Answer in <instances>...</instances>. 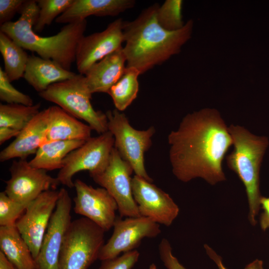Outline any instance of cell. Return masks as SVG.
Wrapping results in <instances>:
<instances>
[{"mask_svg": "<svg viewBox=\"0 0 269 269\" xmlns=\"http://www.w3.org/2000/svg\"><path fill=\"white\" fill-rule=\"evenodd\" d=\"M174 175L187 182L201 178L211 185L226 180L222 169L233 139L219 112L204 109L187 115L168 136Z\"/></svg>", "mask_w": 269, "mask_h": 269, "instance_id": "cell-1", "label": "cell"}, {"mask_svg": "<svg viewBox=\"0 0 269 269\" xmlns=\"http://www.w3.org/2000/svg\"><path fill=\"white\" fill-rule=\"evenodd\" d=\"M157 3L144 9L133 21H124L125 46L123 51L127 67L143 74L178 54L191 37L193 22L188 20L176 31H168L158 23Z\"/></svg>", "mask_w": 269, "mask_h": 269, "instance_id": "cell-2", "label": "cell"}, {"mask_svg": "<svg viewBox=\"0 0 269 269\" xmlns=\"http://www.w3.org/2000/svg\"><path fill=\"white\" fill-rule=\"evenodd\" d=\"M39 10L36 0H26L18 19L0 25V31L24 49L36 52L40 57L52 60L70 71L75 61L77 44L84 36L86 20L67 24L54 35L40 36L33 29Z\"/></svg>", "mask_w": 269, "mask_h": 269, "instance_id": "cell-3", "label": "cell"}, {"mask_svg": "<svg viewBox=\"0 0 269 269\" xmlns=\"http://www.w3.org/2000/svg\"><path fill=\"white\" fill-rule=\"evenodd\" d=\"M228 130L234 148L226 156L227 164L245 187L249 206V220L255 226L261 208L260 168L269 140L266 136L254 134L240 126L230 125Z\"/></svg>", "mask_w": 269, "mask_h": 269, "instance_id": "cell-4", "label": "cell"}, {"mask_svg": "<svg viewBox=\"0 0 269 269\" xmlns=\"http://www.w3.org/2000/svg\"><path fill=\"white\" fill-rule=\"evenodd\" d=\"M92 93L84 75L77 74L73 78L49 86L39 95L55 103L66 112L84 120L98 134L108 131L106 114L96 111L91 103Z\"/></svg>", "mask_w": 269, "mask_h": 269, "instance_id": "cell-5", "label": "cell"}, {"mask_svg": "<svg viewBox=\"0 0 269 269\" xmlns=\"http://www.w3.org/2000/svg\"><path fill=\"white\" fill-rule=\"evenodd\" d=\"M105 232L85 217L71 221L61 250L59 269H88L98 259Z\"/></svg>", "mask_w": 269, "mask_h": 269, "instance_id": "cell-6", "label": "cell"}, {"mask_svg": "<svg viewBox=\"0 0 269 269\" xmlns=\"http://www.w3.org/2000/svg\"><path fill=\"white\" fill-rule=\"evenodd\" d=\"M108 131L115 139L114 147L122 158L132 166L135 175L152 182L144 166V154L150 147L153 127L144 131L133 128L126 116L117 109L106 112Z\"/></svg>", "mask_w": 269, "mask_h": 269, "instance_id": "cell-7", "label": "cell"}, {"mask_svg": "<svg viewBox=\"0 0 269 269\" xmlns=\"http://www.w3.org/2000/svg\"><path fill=\"white\" fill-rule=\"evenodd\" d=\"M114 143V136L108 131L90 138L71 151L64 159L57 174L60 183L71 188L74 187L73 177L77 172L88 170L91 174L102 171L108 164Z\"/></svg>", "mask_w": 269, "mask_h": 269, "instance_id": "cell-8", "label": "cell"}, {"mask_svg": "<svg viewBox=\"0 0 269 269\" xmlns=\"http://www.w3.org/2000/svg\"><path fill=\"white\" fill-rule=\"evenodd\" d=\"M134 170L114 147L107 167L90 174L95 183L106 189L117 202L121 217L141 216L134 198L131 176Z\"/></svg>", "mask_w": 269, "mask_h": 269, "instance_id": "cell-9", "label": "cell"}, {"mask_svg": "<svg viewBox=\"0 0 269 269\" xmlns=\"http://www.w3.org/2000/svg\"><path fill=\"white\" fill-rule=\"evenodd\" d=\"M113 228L111 237L100 252L98 260L101 261L134 250L144 238H155L161 233L159 224L143 216L117 218Z\"/></svg>", "mask_w": 269, "mask_h": 269, "instance_id": "cell-10", "label": "cell"}, {"mask_svg": "<svg viewBox=\"0 0 269 269\" xmlns=\"http://www.w3.org/2000/svg\"><path fill=\"white\" fill-rule=\"evenodd\" d=\"M10 178L4 191L12 200L28 204L42 192L55 190L60 184L47 171L32 167L26 159L14 160L9 168Z\"/></svg>", "mask_w": 269, "mask_h": 269, "instance_id": "cell-11", "label": "cell"}, {"mask_svg": "<svg viewBox=\"0 0 269 269\" xmlns=\"http://www.w3.org/2000/svg\"><path fill=\"white\" fill-rule=\"evenodd\" d=\"M71 199L62 188L37 257L36 269H59L60 254L64 237L71 222Z\"/></svg>", "mask_w": 269, "mask_h": 269, "instance_id": "cell-12", "label": "cell"}, {"mask_svg": "<svg viewBox=\"0 0 269 269\" xmlns=\"http://www.w3.org/2000/svg\"><path fill=\"white\" fill-rule=\"evenodd\" d=\"M58 197L59 190L42 192L28 204L24 214L16 222L15 226L29 246L34 260L39 252Z\"/></svg>", "mask_w": 269, "mask_h": 269, "instance_id": "cell-13", "label": "cell"}, {"mask_svg": "<svg viewBox=\"0 0 269 269\" xmlns=\"http://www.w3.org/2000/svg\"><path fill=\"white\" fill-rule=\"evenodd\" d=\"M74 182L76 192L74 212L108 231L117 219L118 207L115 199L103 187L95 188L78 179Z\"/></svg>", "mask_w": 269, "mask_h": 269, "instance_id": "cell-14", "label": "cell"}, {"mask_svg": "<svg viewBox=\"0 0 269 269\" xmlns=\"http://www.w3.org/2000/svg\"><path fill=\"white\" fill-rule=\"evenodd\" d=\"M124 21L117 19L101 32L84 36L76 48L75 62L79 74L85 75L95 63L123 47Z\"/></svg>", "mask_w": 269, "mask_h": 269, "instance_id": "cell-15", "label": "cell"}, {"mask_svg": "<svg viewBox=\"0 0 269 269\" xmlns=\"http://www.w3.org/2000/svg\"><path fill=\"white\" fill-rule=\"evenodd\" d=\"M132 186L141 216L167 227L172 224L179 214V208L168 194L136 175L132 178Z\"/></svg>", "mask_w": 269, "mask_h": 269, "instance_id": "cell-16", "label": "cell"}, {"mask_svg": "<svg viewBox=\"0 0 269 269\" xmlns=\"http://www.w3.org/2000/svg\"><path fill=\"white\" fill-rule=\"evenodd\" d=\"M47 112L46 109L37 115L15 137L8 145L0 152V161L19 158L26 159L30 155L35 154L38 148L47 142Z\"/></svg>", "mask_w": 269, "mask_h": 269, "instance_id": "cell-17", "label": "cell"}, {"mask_svg": "<svg viewBox=\"0 0 269 269\" xmlns=\"http://www.w3.org/2000/svg\"><path fill=\"white\" fill-rule=\"evenodd\" d=\"M126 63L123 47L93 65L84 75L90 92L108 93L124 73Z\"/></svg>", "mask_w": 269, "mask_h": 269, "instance_id": "cell-18", "label": "cell"}, {"mask_svg": "<svg viewBox=\"0 0 269 269\" xmlns=\"http://www.w3.org/2000/svg\"><path fill=\"white\" fill-rule=\"evenodd\" d=\"M134 4L133 0H74L55 22L67 24L86 20L91 15L116 16Z\"/></svg>", "mask_w": 269, "mask_h": 269, "instance_id": "cell-19", "label": "cell"}, {"mask_svg": "<svg viewBox=\"0 0 269 269\" xmlns=\"http://www.w3.org/2000/svg\"><path fill=\"white\" fill-rule=\"evenodd\" d=\"M47 141L81 140L91 138L92 128L71 115L58 106L46 109Z\"/></svg>", "mask_w": 269, "mask_h": 269, "instance_id": "cell-20", "label": "cell"}, {"mask_svg": "<svg viewBox=\"0 0 269 269\" xmlns=\"http://www.w3.org/2000/svg\"><path fill=\"white\" fill-rule=\"evenodd\" d=\"M76 75L52 60L32 55L29 56L23 78L39 93L51 85L71 79Z\"/></svg>", "mask_w": 269, "mask_h": 269, "instance_id": "cell-21", "label": "cell"}, {"mask_svg": "<svg viewBox=\"0 0 269 269\" xmlns=\"http://www.w3.org/2000/svg\"><path fill=\"white\" fill-rule=\"evenodd\" d=\"M0 248L17 269H36L29 246L15 225L0 227Z\"/></svg>", "mask_w": 269, "mask_h": 269, "instance_id": "cell-22", "label": "cell"}, {"mask_svg": "<svg viewBox=\"0 0 269 269\" xmlns=\"http://www.w3.org/2000/svg\"><path fill=\"white\" fill-rule=\"evenodd\" d=\"M85 141L81 140L47 141L38 148L29 163L33 167L46 171L60 169L67 155Z\"/></svg>", "mask_w": 269, "mask_h": 269, "instance_id": "cell-23", "label": "cell"}, {"mask_svg": "<svg viewBox=\"0 0 269 269\" xmlns=\"http://www.w3.org/2000/svg\"><path fill=\"white\" fill-rule=\"evenodd\" d=\"M0 51L4 61V71L10 82L23 77L29 56L23 48L0 31Z\"/></svg>", "mask_w": 269, "mask_h": 269, "instance_id": "cell-24", "label": "cell"}, {"mask_svg": "<svg viewBox=\"0 0 269 269\" xmlns=\"http://www.w3.org/2000/svg\"><path fill=\"white\" fill-rule=\"evenodd\" d=\"M140 74L135 68L127 67L119 80L110 88L108 94L118 111H124L136 98Z\"/></svg>", "mask_w": 269, "mask_h": 269, "instance_id": "cell-25", "label": "cell"}, {"mask_svg": "<svg viewBox=\"0 0 269 269\" xmlns=\"http://www.w3.org/2000/svg\"><path fill=\"white\" fill-rule=\"evenodd\" d=\"M40 103L31 106L21 104L0 105V127L21 131L40 112Z\"/></svg>", "mask_w": 269, "mask_h": 269, "instance_id": "cell-26", "label": "cell"}, {"mask_svg": "<svg viewBox=\"0 0 269 269\" xmlns=\"http://www.w3.org/2000/svg\"><path fill=\"white\" fill-rule=\"evenodd\" d=\"M38 16L33 29L35 33L41 32L46 25L64 13L74 0H38Z\"/></svg>", "mask_w": 269, "mask_h": 269, "instance_id": "cell-27", "label": "cell"}, {"mask_svg": "<svg viewBox=\"0 0 269 269\" xmlns=\"http://www.w3.org/2000/svg\"><path fill=\"white\" fill-rule=\"evenodd\" d=\"M182 4L183 1L180 0H166L161 6H158L156 19L162 28L168 31H176L184 26Z\"/></svg>", "mask_w": 269, "mask_h": 269, "instance_id": "cell-28", "label": "cell"}, {"mask_svg": "<svg viewBox=\"0 0 269 269\" xmlns=\"http://www.w3.org/2000/svg\"><path fill=\"white\" fill-rule=\"evenodd\" d=\"M28 204L10 199L4 192L0 193V226L15 225L16 222L25 210Z\"/></svg>", "mask_w": 269, "mask_h": 269, "instance_id": "cell-29", "label": "cell"}, {"mask_svg": "<svg viewBox=\"0 0 269 269\" xmlns=\"http://www.w3.org/2000/svg\"><path fill=\"white\" fill-rule=\"evenodd\" d=\"M0 99L7 104L33 105L32 99L16 89L11 84L6 74L0 67Z\"/></svg>", "mask_w": 269, "mask_h": 269, "instance_id": "cell-30", "label": "cell"}, {"mask_svg": "<svg viewBox=\"0 0 269 269\" xmlns=\"http://www.w3.org/2000/svg\"><path fill=\"white\" fill-rule=\"evenodd\" d=\"M139 253L134 250L117 258L102 261L98 269H132L138 260Z\"/></svg>", "mask_w": 269, "mask_h": 269, "instance_id": "cell-31", "label": "cell"}, {"mask_svg": "<svg viewBox=\"0 0 269 269\" xmlns=\"http://www.w3.org/2000/svg\"><path fill=\"white\" fill-rule=\"evenodd\" d=\"M169 241L163 238L158 245V253L161 261L167 269H187L173 255Z\"/></svg>", "mask_w": 269, "mask_h": 269, "instance_id": "cell-32", "label": "cell"}, {"mask_svg": "<svg viewBox=\"0 0 269 269\" xmlns=\"http://www.w3.org/2000/svg\"><path fill=\"white\" fill-rule=\"evenodd\" d=\"M26 0H0V25L11 21L15 14L20 11Z\"/></svg>", "mask_w": 269, "mask_h": 269, "instance_id": "cell-33", "label": "cell"}, {"mask_svg": "<svg viewBox=\"0 0 269 269\" xmlns=\"http://www.w3.org/2000/svg\"><path fill=\"white\" fill-rule=\"evenodd\" d=\"M204 248L209 257L215 263L218 269H228L224 265L222 258L208 245H204ZM244 269H265L263 261L256 259L248 264Z\"/></svg>", "mask_w": 269, "mask_h": 269, "instance_id": "cell-34", "label": "cell"}, {"mask_svg": "<svg viewBox=\"0 0 269 269\" xmlns=\"http://www.w3.org/2000/svg\"><path fill=\"white\" fill-rule=\"evenodd\" d=\"M260 206L263 211L260 217V225L262 230L265 231L269 229V197L262 196Z\"/></svg>", "mask_w": 269, "mask_h": 269, "instance_id": "cell-35", "label": "cell"}, {"mask_svg": "<svg viewBox=\"0 0 269 269\" xmlns=\"http://www.w3.org/2000/svg\"><path fill=\"white\" fill-rule=\"evenodd\" d=\"M19 132V131L11 128L0 127V144L3 143L12 137H16Z\"/></svg>", "mask_w": 269, "mask_h": 269, "instance_id": "cell-36", "label": "cell"}, {"mask_svg": "<svg viewBox=\"0 0 269 269\" xmlns=\"http://www.w3.org/2000/svg\"><path fill=\"white\" fill-rule=\"evenodd\" d=\"M0 269H17L1 251H0Z\"/></svg>", "mask_w": 269, "mask_h": 269, "instance_id": "cell-37", "label": "cell"}, {"mask_svg": "<svg viewBox=\"0 0 269 269\" xmlns=\"http://www.w3.org/2000/svg\"><path fill=\"white\" fill-rule=\"evenodd\" d=\"M148 269H157L155 264L154 263H152L149 266Z\"/></svg>", "mask_w": 269, "mask_h": 269, "instance_id": "cell-38", "label": "cell"}]
</instances>
